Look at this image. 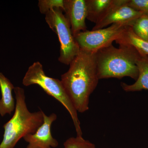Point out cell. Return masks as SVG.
Segmentation results:
<instances>
[{
  "label": "cell",
  "mask_w": 148,
  "mask_h": 148,
  "mask_svg": "<svg viewBox=\"0 0 148 148\" xmlns=\"http://www.w3.org/2000/svg\"><path fill=\"white\" fill-rule=\"evenodd\" d=\"M139 70L138 79L134 84H127L121 83V86L126 92H134L143 90H148V58L141 56L137 62Z\"/></svg>",
  "instance_id": "12"
},
{
  "label": "cell",
  "mask_w": 148,
  "mask_h": 148,
  "mask_svg": "<svg viewBox=\"0 0 148 148\" xmlns=\"http://www.w3.org/2000/svg\"><path fill=\"white\" fill-rule=\"evenodd\" d=\"M41 13L46 14L55 8L64 10V0H40L38 4Z\"/></svg>",
  "instance_id": "16"
},
{
  "label": "cell",
  "mask_w": 148,
  "mask_h": 148,
  "mask_svg": "<svg viewBox=\"0 0 148 148\" xmlns=\"http://www.w3.org/2000/svg\"><path fill=\"white\" fill-rule=\"evenodd\" d=\"M119 45H129L135 48L141 56L148 58V42L138 37L132 27H128L116 41Z\"/></svg>",
  "instance_id": "11"
},
{
  "label": "cell",
  "mask_w": 148,
  "mask_h": 148,
  "mask_svg": "<svg viewBox=\"0 0 148 148\" xmlns=\"http://www.w3.org/2000/svg\"><path fill=\"white\" fill-rule=\"evenodd\" d=\"M128 0H114L110 10L95 24L92 30L103 29L108 25L122 24L132 27L143 13L134 10L127 5Z\"/></svg>",
  "instance_id": "7"
},
{
  "label": "cell",
  "mask_w": 148,
  "mask_h": 148,
  "mask_svg": "<svg viewBox=\"0 0 148 148\" xmlns=\"http://www.w3.org/2000/svg\"><path fill=\"white\" fill-rule=\"evenodd\" d=\"M114 0H86L88 20L96 24L110 10Z\"/></svg>",
  "instance_id": "13"
},
{
  "label": "cell",
  "mask_w": 148,
  "mask_h": 148,
  "mask_svg": "<svg viewBox=\"0 0 148 148\" xmlns=\"http://www.w3.org/2000/svg\"><path fill=\"white\" fill-rule=\"evenodd\" d=\"M64 148H96L94 144L82 137H72L64 143Z\"/></svg>",
  "instance_id": "15"
},
{
  "label": "cell",
  "mask_w": 148,
  "mask_h": 148,
  "mask_svg": "<svg viewBox=\"0 0 148 148\" xmlns=\"http://www.w3.org/2000/svg\"><path fill=\"white\" fill-rule=\"evenodd\" d=\"M14 91L16 98L14 114L4 125V132L0 148H14L21 138L34 133L43 122V111L31 112L28 110L24 89L15 87Z\"/></svg>",
  "instance_id": "3"
},
{
  "label": "cell",
  "mask_w": 148,
  "mask_h": 148,
  "mask_svg": "<svg viewBox=\"0 0 148 148\" xmlns=\"http://www.w3.org/2000/svg\"><path fill=\"white\" fill-rule=\"evenodd\" d=\"M128 26L115 24L107 28L80 32L74 38L80 49L96 52L119 38Z\"/></svg>",
  "instance_id": "6"
},
{
  "label": "cell",
  "mask_w": 148,
  "mask_h": 148,
  "mask_svg": "<svg viewBox=\"0 0 148 148\" xmlns=\"http://www.w3.org/2000/svg\"><path fill=\"white\" fill-rule=\"evenodd\" d=\"M43 122L34 134H30L24 137L28 143L27 148H55L58 143L51 135V127L52 123L57 119L56 114L52 113L46 115L43 113Z\"/></svg>",
  "instance_id": "8"
},
{
  "label": "cell",
  "mask_w": 148,
  "mask_h": 148,
  "mask_svg": "<svg viewBox=\"0 0 148 148\" xmlns=\"http://www.w3.org/2000/svg\"><path fill=\"white\" fill-rule=\"evenodd\" d=\"M22 83L27 86L38 85L48 95L52 96L60 102L66 108L71 117L77 136L82 137L77 112L64 89L61 80L47 76L42 65L39 61H37L29 67L24 77Z\"/></svg>",
  "instance_id": "4"
},
{
  "label": "cell",
  "mask_w": 148,
  "mask_h": 148,
  "mask_svg": "<svg viewBox=\"0 0 148 148\" xmlns=\"http://www.w3.org/2000/svg\"><path fill=\"white\" fill-rule=\"evenodd\" d=\"M127 5L134 10L148 15V0H128Z\"/></svg>",
  "instance_id": "17"
},
{
  "label": "cell",
  "mask_w": 148,
  "mask_h": 148,
  "mask_svg": "<svg viewBox=\"0 0 148 148\" xmlns=\"http://www.w3.org/2000/svg\"><path fill=\"white\" fill-rule=\"evenodd\" d=\"M64 11L71 25L74 37L80 32L87 31L85 21L87 17L86 0H64Z\"/></svg>",
  "instance_id": "9"
},
{
  "label": "cell",
  "mask_w": 148,
  "mask_h": 148,
  "mask_svg": "<svg viewBox=\"0 0 148 148\" xmlns=\"http://www.w3.org/2000/svg\"><path fill=\"white\" fill-rule=\"evenodd\" d=\"M61 8L51 10L45 14V20L51 29L58 36L60 43L58 61L69 65L79 53L80 48L72 33L71 25Z\"/></svg>",
  "instance_id": "5"
},
{
  "label": "cell",
  "mask_w": 148,
  "mask_h": 148,
  "mask_svg": "<svg viewBox=\"0 0 148 148\" xmlns=\"http://www.w3.org/2000/svg\"><path fill=\"white\" fill-rule=\"evenodd\" d=\"M69 65L61 82L77 112L84 113L89 109V98L99 81L96 52L80 49Z\"/></svg>",
  "instance_id": "1"
},
{
  "label": "cell",
  "mask_w": 148,
  "mask_h": 148,
  "mask_svg": "<svg viewBox=\"0 0 148 148\" xmlns=\"http://www.w3.org/2000/svg\"><path fill=\"white\" fill-rule=\"evenodd\" d=\"M140 57L137 51L129 45L117 48L112 44L101 49L96 52L98 78L128 77L136 80L139 76L137 62Z\"/></svg>",
  "instance_id": "2"
},
{
  "label": "cell",
  "mask_w": 148,
  "mask_h": 148,
  "mask_svg": "<svg viewBox=\"0 0 148 148\" xmlns=\"http://www.w3.org/2000/svg\"><path fill=\"white\" fill-rule=\"evenodd\" d=\"M133 32L138 37L148 42V15L143 14L132 26Z\"/></svg>",
  "instance_id": "14"
},
{
  "label": "cell",
  "mask_w": 148,
  "mask_h": 148,
  "mask_svg": "<svg viewBox=\"0 0 148 148\" xmlns=\"http://www.w3.org/2000/svg\"><path fill=\"white\" fill-rule=\"evenodd\" d=\"M14 87L10 80L0 72V88L1 98L0 99V115L4 116L11 115L15 108V101L12 94Z\"/></svg>",
  "instance_id": "10"
}]
</instances>
